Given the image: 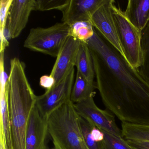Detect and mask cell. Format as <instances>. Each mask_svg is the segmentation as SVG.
Masks as SVG:
<instances>
[{
	"label": "cell",
	"instance_id": "6da1fadb",
	"mask_svg": "<svg viewBox=\"0 0 149 149\" xmlns=\"http://www.w3.org/2000/svg\"><path fill=\"white\" fill-rule=\"evenodd\" d=\"M87 41L104 104L123 123L149 125V82L95 28Z\"/></svg>",
	"mask_w": 149,
	"mask_h": 149
},
{
	"label": "cell",
	"instance_id": "7a4b0ae2",
	"mask_svg": "<svg viewBox=\"0 0 149 149\" xmlns=\"http://www.w3.org/2000/svg\"><path fill=\"white\" fill-rule=\"evenodd\" d=\"M25 68L19 58L11 60L7 95L13 149L26 148L28 124L37 97L28 80Z\"/></svg>",
	"mask_w": 149,
	"mask_h": 149
},
{
	"label": "cell",
	"instance_id": "3957f363",
	"mask_svg": "<svg viewBox=\"0 0 149 149\" xmlns=\"http://www.w3.org/2000/svg\"><path fill=\"white\" fill-rule=\"evenodd\" d=\"M47 120L55 149H89L83 135L80 116L70 100L50 113Z\"/></svg>",
	"mask_w": 149,
	"mask_h": 149
},
{
	"label": "cell",
	"instance_id": "277c9868",
	"mask_svg": "<svg viewBox=\"0 0 149 149\" xmlns=\"http://www.w3.org/2000/svg\"><path fill=\"white\" fill-rule=\"evenodd\" d=\"M70 36V26L63 22L49 27L34 28L30 29L24 47L56 57Z\"/></svg>",
	"mask_w": 149,
	"mask_h": 149
},
{
	"label": "cell",
	"instance_id": "5b68a950",
	"mask_svg": "<svg viewBox=\"0 0 149 149\" xmlns=\"http://www.w3.org/2000/svg\"><path fill=\"white\" fill-rule=\"evenodd\" d=\"M111 12L124 56L132 66L138 69L142 62L141 32L130 22L124 12L114 4Z\"/></svg>",
	"mask_w": 149,
	"mask_h": 149
},
{
	"label": "cell",
	"instance_id": "8992f818",
	"mask_svg": "<svg viewBox=\"0 0 149 149\" xmlns=\"http://www.w3.org/2000/svg\"><path fill=\"white\" fill-rule=\"evenodd\" d=\"M74 68L60 82L36 97V106L41 116L47 119L49 115L68 101L70 100L74 82Z\"/></svg>",
	"mask_w": 149,
	"mask_h": 149
},
{
	"label": "cell",
	"instance_id": "52a82bcc",
	"mask_svg": "<svg viewBox=\"0 0 149 149\" xmlns=\"http://www.w3.org/2000/svg\"><path fill=\"white\" fill-rule=\"evenodd\" d=\"M94 97H91L86 100L74 104L79 116L90 121L102 130L122 137V132L116 124L113 114L109 111L99 109L95 103Z\"/></svg>",
	"mask_w": 149,
	"mask_h": 149
},
{
	"label": "cell",
	"instance_id": "ba28073f",
	"mask_svg": "<svg viewBox=\"0 0 149 149\" xmlns=\"http://www.w3.org/2000/svg\"><path fill=\"white\" fill-rule=\"evenodd\" d=\"M114 3V0H105L92 15L91 22L94 28L124 56L111 12Z\"/></svg>",
	"mask_w": 149,
	"mask_h": 149
},
{
	"label": "cell",
	"instance_id": "9c48e42d",
	"mask_svg": "<svg viewBox=\"0 0 149 149\" xmlns=\"http://www.w3.org/2000/svg\"><path fill=\"white\" fill-rule=\"evenodd\" d=\"M81 42L70 36L58 56L50 75L54 77L55 84L60 82L75 67L77 56Z\"/></svg>",
	"mask_w": 149,
	"mask_h": 149
},
{
	"label": "cell",
	"instance_id": "30bf717a",
	"mask_svg": "<svg viewBox=\"0 0 149 149\" xmlns=\"http://www.w3.org/2000/svg\"><path fill=\"white\" fill-rule=\"evenodd\" d=\"M36 8V0H13L8 19L10 39L19 36L27 24L30 14Z\"/></svg>",
	"mask_w": 149,
	"mask_h": 149
},
{
	"label": "cell",
	"instance_id": "8fae6325",
	"mask_svg": "<svg viewBox=\"0 0 149 149\" xmlns=\"http://www.w3.org/2000/svg\"><path fill=\"white\" fill-rule=\"evenodd\" d=\"M48 133L47 119L43 118L35 106L30 114L25 141V149H46Z\"/></svg>",
	"mask_w": 149,
	"mask_h": 149
},
{
	"label": "cell",
	"instance_id": "7c38bea8",
	"mask_svg": "<svg viewBox=\"0 0 149 149\" xmlns=\"http://www.w3.org/2000/svg\"><path fill=\"white\" fill-rule=\"evenodd\" d=\"M105 0H70L62 12V21L69 26L80 21H90L95 11Z\"/></svg>",
	"mask_w": 149,
	"mask_h": 149
},
{
	"label": "cell",
	"instance_id": "4fadbf2b",
	"mask_svg": "<svg viewBox=\"0 0 149 149\" xmlns=\"http://www.w3.org/2000/svg\"><path fill=\"white\" fill-rule=\"evenodd\" d=\"M125 15L141 32L149 22V0H129Z\"/></svg>",
	"mask_w": 149,
	"mask_h": 149
},
{
	"label": "cell",
	"instance_id": "5bb4252c",
	"mask_svg": "<svg viewBox=\"0 0 149 149\" xmlns=\"http://www.w3.org/2000/svg\"><path fill=\"white\" fill-rule=\"evenodd\" d=\"M1 99V124L0 143L5 149H13L11 122L9 118L6 89L0 91Z\"/></svg>",
	"mask_w": 149,
	"mask_h": 149
},
{
	"label": "cell",
	"instance_id": "9a60e30c",
	"mask_svg": "<svg viewBox=\"0 0 149 149\" xmlns=\"http://www.w3.org/2000/svg\"><path fill=\"white\" fill-rule=\"evenodd\" d=\"M75 67L79 72L89 82L94 83L95 77L93 58L87 43L81 42L77 56Z\"/></svg>",
	"mask_w": 149,
	"mask_h": 149
},
{
	"label": "cell",
	"instance_id": "2e32d148",
	"mask_svg": "<svg viewBox=\"0 0 149 149\" xmlns=\"http://www.w3.org/2000/svg\"><path fill=\"white\" fill-rule=\"evenodd\" d=\"M95 82H89L77 71L71 92L70 101L76 104L86 100L91 97L95 96Z\"/></svg>",
	"mask_w": 149,
	"mask_h": 149
},
{
	"label": "cell",
	"instance_id": "e0dca14e",
	"mask_svg": "<svg viewBox=\"0 0 149 149\" xmlns=\"http://www.w3.org/2000/svg\"><path fill=\"white\" fill-rule=\"evenodd\" d=\"M122 136L125 140L149 141V125L122 123Z\"/></svg>",
	"mask_w": 149,
	"mask_h": 149
},
{
	"label": "cell",
	"instance_id": "ac0fdd59",
	"mask_svg": "<svg viewBox=\"0 0 149 149\" xmlns=\"http://www.w3.org/2000/svg\"><path fill=\"white\" fill-rule=\"evenodd\" d=\"M142 62L138 69L149 82V22L141 32Z\"/></svg>",
	"mask_w": 149,
	"mask_h": 149
},
{
	"label": "cell",
	"instance_id": "d6986e66",
	"mask_svg": "<svg viewBox=\"0 0 149 149\" xmlns=\"http://www.w3.org/2000/svg\"><path fill=\"white\" fill-rule=\"evenodd\" d=\"M70 26V36L86 43L94 35L95 29L90 21L78 22Z\"/></svg>",
	"mask_w": 149,
	"mask_h": 149
},
{
	"label": "cell",
	"instance_id": "ffe728a7",
	"mask_svg": "<svg viewBox=\"0 0 149 149\" xmlns=\"http://www.w3.org/2000/svg\"><path fill=\"white\" fill-rule=\"evenodd\" d=\"M102 131L104 136V139L102 142V149H133L122 137Z\"/></svg>",
	"mask_w": 149,
	"mask_h": 149
},
{
	"label": "cell",
	"instance_id": "44dd1931",
	"mask_svg": "<svg viewBox=\"0 0 149 149\" xmlns=\"http://www.w3.org/2000/svg\"><path fill=\"white\" fill-rule=\"evenodd\" d=\"M70 0H36V11L58 10L62 12L68 5Z\"/></svg>",
	"mask_w": 149,
	"mask_h": 149
},
{
	"label": "cell",
	"instance_id": "7402d4cb",
	"mask_svg": "<svg viewBox=\"0 0 149 149\" xmlns=\"http://www.w3.org/2000/svg\"><path fill=\"white\" fill-rule=\"evenodd\" d=\"M80 123L85 143L89 149H102V143H98L93 141L91 135L93 123L80 116Z\"/></svg>",
	"mask_w": 149,
	"mask_h": 149
},
{
	"label": "cell",
	"instance_id": "603a6c76",
	"mask_svg": "<svg viewBox=\"0 0 149 149\" xmlns=\"http://www.w3.org/2000/svg\"><path fill=\"white\" fill-rule=\"evenodd\" d=\"M13 0L0 1V33H5L11 5Z\"/></svg>",
	"mask_w": 149,
	"mask_h": 149
},
{
	"label": "cell",
	"instance_id": "cb8c5ba5",
	"mask_svg": "<svg viewBox=\"0 0 149 149\" xmlns=\"http://www.w3.org/2000/svg\"><path fill=\"white\" fill-rule=\"evenodd\" d=\"M40 84L42 87L46 89L47 91L49 90L54 87L55 84V81L54 77L50 75H43L40 77Z\"/></svg>",
	"mask_w": 149,
	"mask_h": 149
},
{
	"label": "cell",
	"instance_id": "d4e9b609",
	"mask_svg": "<svg viewBox=\"0 0 149 149\" xmlns=\"http://www.w3.org/2000/svg\"><path fill=\"white\" fill-rule=\"evenodd\" d=\"M133 149H149V141L125 140Z\"/></svg>",
	"mask_w": 149,
	"mask_h": 149
},
{
	"label": "cell",
	"instance_id": "484cf974",
	"mask_svg": "<svg viewBox=\"0 0 149 149\" xmlns=\"http://www.w3.org/2000/svg\"><path fill=\"white\" fill-rule=\"evenodd\" d=\"M0 149H5L3 145L1 143H0Z\"/></svg>",
	"mask_w": 149,
	"mask_h": 149
}]
</instances>
